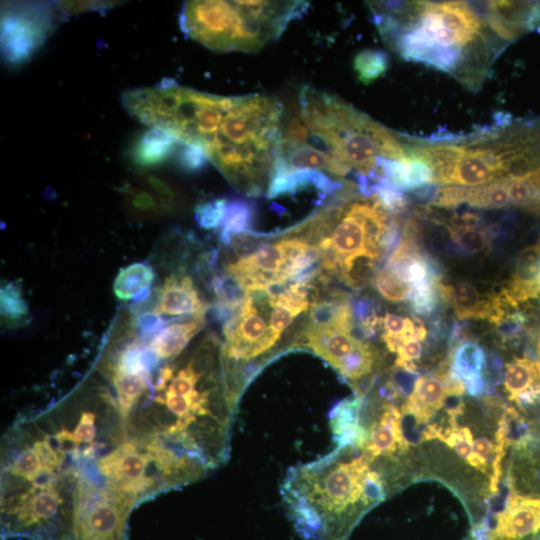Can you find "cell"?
Wrapping results in <instances>:
<instances>
[{"label":"cell","mask_w":540,"mask_h":540,"mask_svg":"<svg viewBox=\"0 0 540 540\" xmlns=\"http://www.w3.org/2000/svg\"><path fill=\"white\" fill-rule=\"evenodd\" d=\"M65 399L19 416L1 445V511L19 531L72 537L77 510L108 498L103 459L126 441L117 406L84 383Z\"/></svg>","instance_id":"1"},{"label":"cell","mask_w":540,"mask_h":540,"mask_svg":"<svg viewBox=\"0 0 540 540\" xmlns=\"http://www.w3.org/2000/svg\"><path fill=\"white\" fill-rule=\"evenodd\" d=\"M289 519L307 540H348L388 488L371 460L353 445L290 467L281 485Z\"/></svg>","instance_id":"2"},{"label":"cell","mask_w":540,"mask_h":540,"mask_svg":"<svg viewBox=\"0 0 540 540\" xmlns=\"http://www.w3.org/2000/svg\"><path fill=\"white\" fill-rule=\"evenodd\" d=\"M283 106L266 95L232 98L202 151L241 192L255 196L270 179L282 132Z\"/></svg>","instance_id":"3"},{"label":"cell","mask_w":540,"mask_h":540,"mask_svg":"<svg viewBox=\"0 0 540 540\" xmlns=\"http://www.w3.org/2000/svg\"><path fill=\"white\" fill-rule=\"evenodd\" d=\"M299 105V118L314 141L372 184L384 178L379 167L381 158H408L406 146L394 133L334 95L303 86Z\"/></svg>","instance_id":"4"},{"label":"cell","mask_w":540,"mask_h":540,"mask_svg":"<svg viewBox=\"0 0 540 540\" xmlns=\"http://www.w3.org/2000/svg\"><path fill=\"white\" fill-rule=\"evenodd\" d=\"M298 17L292 1H186L179 24L190 38L222 52L259 50Z\"/></svg>","instance_id":"5"},{"label":"cell","mask_w":540,"mask_h":540,"mask_svg":"<svg viewBox=\"0 0 540 540\" xmlns=\"http://www.w3.org/2000/svg\"><path fill=\"white\" fill-rule=\"evenodd\" d=\"M461 397H452L442 411L441 417L428 424L422 431L420 441L437 439L473 468L482 473L488 482L489 493L494 495L503 475L502 463L507 449L512 446L509 408L495 415L488 423H476V418L460 415Z\"/></svg>","instance_id":"6"},{"label":"cell","mask_w":540,"mask_h":540,"mask_svg":"<svg viewBox=\"0 0 540 540\" xmlns=\"http://www.w3.org/2000/svg\"><path fill=\"white\" fill-rule=\"evenodd\" d=\"M348 202L324 209L321 214L330 235L318 243L321 268L344 277L359 258L381 259V239L388 227V213L378 201Z\"/></svg>","instance_id":"7"},{"label":"cell","mask_w":540,"mask_h":540,"mask_svg":"<svg viewBox=\"0 0 540 540\" xmlns=\"http://www.w3.org/2000/svg\"><path fill=\"white\" fill-rule=\"evenodd\" d=\"M59 4H5L1 13V51L5 62L19 66L29 61L55 27Z\"/></svg>","instance_id":"8"},{"label":"cell","mask_w":540,"mask_h":540,"mask_svg":"<svg viewBox=\"0 0 540 540\" xmlns=\"http://www.w3.org/2000/svg\"><path fill=\"white\" fill-rule=\"evenodd\" d=\"M462 381L450 372L449 359L443 360L438 369L417 377L412 391L399 406L402 419H411L416 426L430 424L453 396H462ZM423 428V429H424Z\"/></svg>","instance_id":"9"},{"label":"cell","mask_w":540,"mask_h":540,"mask_svg":"<svg viewBox=\"0 0 540 540\" xmlns=\"http://www.w3.org/2000/svg\"><path fill=\"white\" fill-rule=\"evenodd\" d=\"M488 540H540V496L511 489L500 510L474 525Z\"/></svg>","instance_id":"10"},{"label":"cell","mask_w":540,"mask_h":540,"mask_svg":"<svg viewBox=\"0 0 540 540\" xmlns=\"http://www.w3.org/2000/svg\"><path fill=\"white\" fill-rule=\"evenodd\" d=\"M159 315L173 317L204 316L206 306L187 275L174 274L167 277L156 295L153 309Z\"/></svg>","instance_id":"11"},{"label":"cell","mask_w":540,"mask_h":540,"mask_svg":"<svg viewBox=\"0 0 540 540\" xmlns=\"http://www.w3.org/2000/svg\"><path fill=\"white\" fill-rule=\"evenodd\" d=\"M449 365L451 374L462 381L465 391L479 397L487 390V354L476 341L463 340L449 350Z\"/></svg>","instance_id":"12"},{"label":"cell","mask_w":540,"mask_h":540,"mask_svg":"<svg viewBox=\"0 0 540 540\" xmlns=\"http://www.w3.org/2000/svg\"><path fill=\"white\" fill-rule=\"evenodd\" d=\"M504 391L511 402L520 407L540 400V361L515 357L505 365Z\"/></svg>","instance_id":"13"},{"label":"cell","mask_w":540,"mask_h":540,"mask_svg":"<svg viewBox=\"0 0 540 540\" xmlns=\"http://www.w3.org/2000/svg\"><path fill=\"white\" fill-rule=\"evenodd\" d=\"M502 292L516 306L540 296V239L519 253L510 282Z\"/></svg>","instance_id":"14"},{"label":"cell","mask_w":540,"mask_h":540,"mask_svg":"<svg viewBox=\"0 0 540 540\" xmlns=\"http://www.w3.org/2000/svg\"><path fill=\"white\" fill-rule=\"evenodd\" d=\"M366 342L356 338L351 332L309 327L299 344L313 350L337 370L344 360Z\"/></svg>","instance_id":"15"},{"label":"cell","mask_w":540,"mask_h":540,"mask_svg":"<svg viewBox=\"0 0 540 540\" xmlns=\"http://www.w3.org/2000/svg\"><path fill=\"white\" fill-rule=\"evenodd\" d=\"M353 186L351 183L334 180L320 171L298 170L272 176L268 183L267 196L274 198L289 195L307 187H314L323 196H329Z\"/></svg>","instance_id":"16"},{"label":"cell","mask_w":540,"mask_h":540,"mask_svg":"<svg viewBox=\"0 0 540 540\" xmlns=\"http://www.w3.org/2000/svg\"><path fill=\"white\" fill-rule=\"evenodd\" d=\"M442 301L449 303L460 321L467 319H487L492 317L495 309L494 295L484 298L476 287L469 282L454 285L441 284Z\"/></svg>","instance_id":"17"},{"label":"cell","mask_w":540,"mask_h":540,"mask_svg":"<svg viewBox=\"0 0 540 540\" xmlns=\"http://www.w3.org/2000/svg\"><path fill=\"white\" fill-rule=\"evenodd\" d=\"M457 253L473 255L487 252L492 241L499 236V229L487 227L473 214H464L461 221L446 226Z\"/></svg>","instance_id":"18"},{"label":"cell","mask_w":540,"mask_h":540,"mask_svg":"<svg viewBox=\"0 0 540 540\" xmlns=\"http://www.w3.org/2000/svg\"><path fill=\"white\" fill-rule=\"evenodd\" d=\"M204 325V316L167 324L152 340L146 343L159 360H172L183 352L189 341Z\"/></svg>","instance_id":"19"},{"label":"cell","mask_w":540,"mask_h":540,"mask_svg":"<svg viewBox=\"0 0 540 540\" xmlns=\"http://www.w3.org/2000/svg\"><path fill=\"white\" fill-rule=\"evenodd\" d=\"M177 145L179 142L169 133L150 128L133 144L131 158L140 167H156L176 152Z\"/></svg>","instance_id":"20"},{"label":"cell","mask_w":540,"mask_h":540,"mask_svg":"<svg viewBox=\"0 0 540 540\" xmlns=\"http://www.w3.org/2000/svg\"><path fill=\"white\" fill-rule=\"evenodd\" d=\"M155 276L148 262L132 263L119 270L113 284L114 294L121 301H144L151 293Z\"/></svg>","instance_id":"21"},{"label":"cell","mask_w":540,"mask_h":540,"mask_svg":"<svg viewBox=\"0 0 540 540\" xmlns=\"http://www.w3.org/2000/svg\"><path fill=\"white\" fill-rule=\"evenodd\" d=\"M311 327L330 328L351 332L354 319L350 301L341 297L316 301L310 308Z\"/></svg>","instance_id":"22"},{"label":"cell","mask_w":540,"mask_h":540,"mask_svg":"<svg viewBox=\"0 0 540 540\" xmlns=\"http://www.w3.org/2000/svg\"><path fill=\"white\" fill-rule=\"evenodd\" d=\"M122 192L126 208L136 217L156 219L173 210L171 206L137 181L136 184L124 185Z\"/></svg>","instance_id":"23"},{"label":"cell","mask_w":540,"mask_h":540,"mask_svg":"<svg viewBox=\"0 0 540 540\" xmlns=\"http://www.w3.org/2000/svg\"><path fill=\"white\" fill-rule=\"evenodd\" d=\"M253 215L252 203L242 199L227 200L225 216L219 227L221 242L228 244L234 236L250 229Z\"/></svg>","instance_id":"24"},{"label":"cell","mask_w":540,"mask_h":540,"mask_svg":"<svg viewBox=\"0 0 540 540\" xmlns=\"http://www.w3.org/2000/svg\"><path fill=\"white\" fill-rule=\"evenodd\" d=\"M0 300L1 319L6 327H19L27 323L29 309L20 284L16 282L3 284L1 286Z\"/></svg>","instance_id":"25"},{"label":"cell","mask_w":540,"mask_h":540,"mask_svg":"<svg viewBox=\"0 0 540 540\" xmlns=\"http://www.w3.org/2000/svg\"><path fill=\"white\" fill-rule=\"evenodd\" d=\"M353 66L359 81L370 84L385 74L389 67V57L381 50L366 49L356 55Z\"/></svg>","instance_id":"26"},{"label":"cell","mask_w":540,"mask_h":540,"mask_svg":"<svg viewBox=\"0 0 540 540\" xmlns=\"http://www.w3.org/2000/svg\"><path fill=\"white\" fill-rule=\"evenodd\" d=\"M212 287L217 304L234 310H238L247 297V292L242 284L229 273L214 277Z\"/></svg>","instance_id":"27"},{"label":"cell","mask_w":540,"mask_h":540,"mask_svg":"<svg viewBox=\"0 0 540 540\" xmlns=\"http://www.w3.org/2000/svg\"><path fill=\"white\" fill-rule=\"evenodd\" d=\"M374 284L382 297L390 302L408 300L410 287L386 266L376 271Z\"/></svg>","instance_id":"28"},{"label":"cell","mask_w":540,"mask_h":540,"mask_svg":"<svg viewBox=\"0 0 540 540\" xmlns=\"http://www.w3.org/2000/svg\"><path fill=\"white\" fill-rule=\"evenodd\" d=\"M442 284V283H441ZM440 285H427L410 290L409 305L415 316L430 317L436 313L442 301Z\"/></svg>","instance_id":"29"},{"label":"cell","mask_w":540,"mask_h":540,"mask_svg":"<svg viewBox=\"0 0 540 540\" xmlns=\"http://www.w3.org/2000/svg\"><path fill=\"white\" fill-rule=\"evenodd\" d=\"M309 285L290 283L285 290L276 297H268L271 306H281L290 310L295 316L306 311L309 307Z\"/></svg>","instance_id":"30"},{"label":"cell","mask_w":540,"mask_h":540,"mask_svg":"<svg viewBox=\"0 0 540 540\" xmlns=\"http://www.w3.org/2000/svg\"><path fill=\"white\" fill-rule=\"evenodd\" d=\"M372 197L378 201L387 213L391 214L404 212L409 204L404 193L392 186L386 178L373 185Z\"/></svg>","instance_id":"31"},{"label":"cell","mask_w":540,"mask_h":540,"mask_svg":"<svg viewBox=\"0 0 540 540\" xmlns=\"http://www.w3.org/2000/svg\"><path fill=\"white\" fill-rule=\"evenodd\" d=\"M225 199H213L198 204L195 209V218L198 225L204 229L220 227L226 211Z\"/></svg>","instance_id":"32"},{"label":"cell","mask_w":540,"mask_h":540,"mask_svg":"<svg viewBox=\"0 0 540 540\" xmlns=\"http://www.w3.org/2000/svg\"><path fill=\"white\" fill-rule=\"evenodd\" d=\"M136 181L151 190L165 203L174 208L178 198L177 193L162 177L150 172H141Z\"/></svg>","instance_id":"33"},{"label":"cell","mask_w":540,"mask_h":540,"mask_svg":"<svg viewBox=\"0 0 540 540\" xmlns=\"http://www.w3.org/2000/svg\"><path fill=\"white\" fill-rule=\"evenodd\" d=\"M176 149V162L186 172L200 171L208 161L205 153L193 146L179 143Z\"/></svg>","instance_id":"34"},{"label":"cell","mask_w":540,"mask_h":540,"mask_svg":"<svg viewBox=\"0 0 540 540\" xmlns=\"http://www.w3.org/2000/svg\"><path fill=\"white\" fill-rule=\"evenodd\" d=\"M295 315L287 308L274 306L270 314L269 327L273 334L280 338L283 331L291 324Z\"/></svg>","instance_id":"35"},{"label":"cell","mask_w":540,"mask_h":540,"mask_svg":"<svg viewBox=\"0 0 540 540\" xmlns=\"http://www.w3.org/2000/svg\"><path fill=\"white\" fill-rule=\"evenodd\" d=\"M536 350H537L538 356L540 357V333L537 338Z\"/></svg>","instance_id":"36"},{"label":"cell","mask_w":540,"mask_h":540,"mask_svg":"<svg viewBox=\"0 0 540 540\" xmlns=\"http://www.w3.org/2000/svg\"><path fill=\"white\" fill-rule=\"evenodd\" d=\"M470 540H480V539L472 537Z\"/></svg>","instance_id":"37"}]
</instances>
